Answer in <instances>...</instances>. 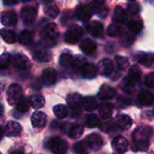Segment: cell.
Here are the masks:
<instances>
[{"mask_svg": "<svg viewBox=\"0 0 154 154\" xmlns=\"http://www.w3.org/2000/svg\"><path fill=\"white\" fill-rule=\"evenodd\" d=\"M83 35L82 28L78 24L71 25L65 33V42L69 44H75L80 41Z\"/></svg>", "mask_w": 154, "mask_h": 154, "instance_id": "5b68a950", "label": "cell"}, {"mask_svg": "<svg viewBox=\"0 0 154 154\" xmlns=\"http://www.w3.org/2000/svg\"><path fill=\"white\" fill-rule=\"evenodd\" d=\"M17 3H18V2H7V1H6V2H5V1L4 2L5 5H14V4H17Z\"/></svg>", "mask_w": 154, "mask_h": 154, "instance_id": "681fc988", "label": "cell"}, {"mask_svg": "<svg viewBox=\"0 0 154 154\" xmlns=\"http://www.w3.org/2000/svg\"><path fill=\"white\" fill-rule=\"evenodd\" d=\"M76 16L82 22H88L92 17V11L90 7L86 5H80L76 10Z\"/></svg>", "mask_w": 154, "mask_h": 154, "instance_id": "5bb4252c", "label": "cell"}, {"mask_svg": "<svg viewBox=\"0 0 154 154\" xmlns=\"http://www.w3.org/2000/svg\"><path fill=\"white\" fill-rule=\"evenodd\" d=\"M0 20L2 24L5 26H13L17 23V15L14 11L3 12L0 16Z\"/></svg>", "mask_w": 154, "mask_h": 154, "instance_id": "9a60e30c", "label": "cell"}, {"mask_svg": "<svg viewBox=\"0 0 154 154\" xmlns=\"http://www.w3.org/2000/svg\"><path fill=\"white\" fill-rule=\"evenodd\" d=\"M0 154H2V153H1V152H0Z\"/></svg>", "mask_w": 154, "mask_h": 154, "instance_id": "f5cc1de1", "label": "cell"}, {"mask_svg": "<svg viewBox=\"0 0 154 154\" xmlns=\"http://www.w3.org/2000/svg\"><path fill=\"white\" fill-rule=\"evenodd\" d=\"M30 101L27 98H23L18 103V105L16 106V110L22 114H24L26 112H28L29 107H30Z\"/></svg>", "mask_w": 154, "mask_h": 154, "instance_id": "ab89813d", "label": "cell"}, {"mask_svg": "<svg viewBox=\"0 0 154 154\" xmlns=\"http://www.w3.org/2000/svg\"><path fill=\"white\" fill-rule=\"evenodd\" d=\"M33 40V32L31 31H23L19 35V42L23 45L30 44Z\"/></svg>", "mask_w": 154, "mask_h": 154, "instance_id": "d6a6232c", "label": "cell"}, {"mask_svg": "<svg viewBox=\"0 0 154 154\" xmlns=\"http://www.w3.org/2000/svg\"><path fill=\"white\" fill-rule=\"evenodd\" d=\"M3 113H4V106L0 104V116L3 115Z\"/></svg>", "mask_w": 154, "mask_h": 154, "instance_id": "f907efd6", "label": "cell"}, {"mask_svg": "<svg viewBox=\"0 0 154 154\" xmlns=\"http://www.w3.org/2000/svg\"><path fill=\"white\" fill-rule=\"evenodd\" d=\"M142 77V71L138 66H133L130 68L128 76L125 79L123 83V89L126 92H131L134 87L140 81Z\"/></svg>", "mask_w": 154, "mask_h": 154, "instance_id": "3957f363", "label": "cell"}, {"mask_svg": "<svg viewBox=\"0 0 154 154\" xmlns=\"http://www.w3.org/2000/svg\"><path fill=\"white\" fill-rule=\"evenodd\" d=\"M138 101L142 106H151L153 104V95L150 91L146 89H143L138 95Z\"/></svg>", "mask_w": 154, "mask_h": 154, "instance_id": "44dd1931", "label": "cell"}, {"mask_svg": "<svg viewBox=\"0 0 154 154\" xmlns=\"http://www.w3.org/2000/svg\"><path fill=\"white\" fill-rule=\"evenodd\" d=\"M79 47H80L81 51L87 55H92L97 51V44L92 40H90L89 38L83 40L80 42Z\"/></svg>", "mask_w": 154, "mask_h": 154, "instance_id": "d6986e66", "label": "cell"}, {"mask_svg": "<svg viewBox=\"0 0 154 154\" xmlns=\"http://www.w3.org/2000/svg\"><path fill=\"white\" fill-rule=\"evenodd\" d=\"M33 57L40 62H47L51 59V52L48 50H39L35 51Z\"/></svg>", "mask_w": 154, "mask_h": 154, "instance_id": "f546056e", "label": "cell"}, {"mask_svg": "<svg viewBox=\"0 0 154 154\" xmlns=\"http://www.w3.org/2000/svg\"><path fill=\"white\" fill-rule=\"evenodd\" d=\"M153 114H154V110H153Z\"/></svg>", "mask_w": 154, "mask_h": 154, "instance_id": "816d5d0a", "label": "cell"}, {"mask_svg": "<svg viewBox=\"0 0 154 154\" xmlns=\"http://www.w3.org/2000/svg\"><path fill=\"white\" fill-rule=\"evenodd\" d=\"M6 99L10 106H17L18 103L23 99V90L20 85L12 84L6 93Z\"/></svg>", "mask_w": 154, "mask_h": 154, "instance_id": "277c9868", "label": "cell"}, {"mask_svg": "<svg viewBox=\"0 0 154 154\" xmlns=\"http://www.w3.org/2000/svg\"><path fill=\"white\" fill-rule=\"evenodd\" d=\"M116 91L113 88L109 87L108 85H103L100 88L97 96L100 99L108 100V99L113 98L116 96Z\"/></svg>", "mask_w": 154, "mask_h": 154, "instance_id": "7402d4cb", "label": "cell"}, {"mask_svg": "<svg viewBox=\"0 0 154 154\" xmlns=\"http://www.w3.org/2000/svg\"><path fill=\"white\" fill-rule=\"evenodd\" d=\"M83 134V127L81 125H74L69 132V136L71 139H78Z\"/></svg>", "mask_w": 154, "mask_h": 154, "instance_id": "8d00e7d4", "label": "cell"}, {"mask_svg": "<svg viewBox=\"0 0 154 154\" xmlns=\"http://www.w3.org/2000/svg\"><path fill=\"white\" fill-rule=\"evenodd\" d=\"M80 70H81L82 76L84 78H86V79H93V78H95L97 76V68L92 63H85L81 67Z\"/></svg>", "mask_w": 154, "mask_h": 154, "instance_id": "cb8c5ba5", "label": "cell"}, {"mask_svg": "<svg viewBox=\"0 0 154 154\" xmlns=\"http://www.w3.org/2000/svg\"><path fill=\"white\" fill-rule=\"evenodd\" d=\"M53 113L60 119H64L69 115V109L64 105H57L53 107Z\"/></svg>", "mask_w": 154, "mask_h": 154, "instance_id": "1f68e13d", "label": "cell"}, {"mask_svg": "<svg viewBox=\"0 0 154 154\" xmlns=\"http://www.w3.org/2000/svg\"><path fill=\"white\" fill-rule=\"evenodd\" d=\"M58 34H59V32H58L57 25L53 23H48L45 27H43V29L41 32V36H42L43 44L46 47L53 46L55 44Z\"/></svg>", "mask_w": 154, "mask_h": 154, "instance_id": "7a4b0ae2", "label": "cell"}, {"mask_svg": "<svg viewBox=\"0 0 154 154\" xmlns=\"http://www.w3.org/2000/svg\"><path fill=\"white\" fill-rule=\"evenodd\" d=\"M74 151L77 154H88V146L84 143L79 142L74 145Z\"/></svg>", "mask_w": 154, "mask_h": 154, "instance_id": "b9f144b4", "label": "cell"}, {"mask_svg": "<svg viewBox=\"0 0 154 154\" xmlns=\"http://www.w3.org/2000/svg\"><path fill=\"white\" fill-rule=\"evenodd\" d=\"M82 106L86 111L92 112L97 108V102L93 97H86L82 100Z\"/></svg>", "mask_w": 154, "mask_h": 154, "instance_id": "4316f807", "label": "cell"}, {"mask_svg": "<svg viewBox=\"0 0 154 154\" xmlns=\"http://www.w3.org/2000/svg\"><path fill=\"white\" fill-rule=\"evenodd\" d=\"M44 13H45V14L48 15L49 17L54 19V18H56V17L59 15V14H60V9H59V7H58L56 5L51 4V5H47V6L44 8Z\"/></svg>", "mask_w": 154, "mask_h": 154, "instance_id": "836d02e7", "label": "cell"}, {"mask_svg": "<svg viewBox=\"0 0 154 154\" xmlns=\"http://www.w3.org/2000/svg\"><path fill=\"white\" fill-rule=\"evenodd\" d=\"M116 125L122 131H125V130H128L132 126L133 121L129 116L120 115L116 118Z\"/></svg>", "mask_w": 154, "mask_h": 154, "instance_id": "ac0fdd59", "label": "cell"}, {"mask_svg": "<svg viewBox=\"0 0 154 154\" xmlns=\"http://www.w3.org/2000/svg\"><path fill=\"white\" fill-rule=\"evenodd\" d=\"M140 11V6L138 5V4L134 3V2H131L128 4L127 5V12L128 14H130L131 15H136Z\"/></svg>", "mask_w": 154, "mask_h": 154, "instance_id": "7bdbcfd3", "label": "cell"}, {"mask_svg": "<svg viewBox=\"0 0 154 154\" xmlns=\"http://www.w3.org/2000/svg\"><path fill=\"white\" fill-rule=\"evenodd\" d=\"M122 32V26L121 24H117V23H112L108 26L106 33L107 35L111 36V37H116L119 34H121Z\"/></svg>", "mask_w": 154, "mask_h": 154, "instance_id": "e575fe53", "label": "cell"}, {"mask_svg": "<svg viewBox=\"0 0 154 154\" xmlns=\"http://www.w3.org/2000/svg\"><path fill=\"white\" fill-rule=\"evenodd\" d=\"M114 105L110 102H106L101 104L98 108V114L103 119H109L113 115Z\"/></svg>", "mask_w": 154, "mask_h": 154, "instance_id": "603a6c76", "label": "cell"}, {"mask_svg": "<svg viewBox=\"0 0 154 154\" xmlns=\"http://www.w3.org/2000/svg\"><path fill=\"white\" fill-rule=\"evenodd\" d=\"M21 16L25 23H32L37 16V7L25 5L21 10Z\"/></svg>", "mask_w": 154, "mask_h": 154, "instance_id": "ba28073f", "label": "cell"}, {"mask_svg": "<svg viewBox=\"0 0 154 154\" xmlns=\"http://www.w3.org/2000/svg\"><path fill=\"white\" fill-rule=\"evenodd\" d=\"M139 63L145 67H151L154 63V54L152 53H140L137 57Z\"/></svg>", "mask_w": 154, "mask_h": 154, "instance_id": "f1b7e54d", "label": "cell"}, {"mask_svg": "<svg viewBox=\"0 0 154 154\" xmlns=\"http://www.w3.org/2000/svg\"><path fill=\"white\" fill-rule=\"evenodd\" d=\"M57 80V72L52 68L45 69L42 73V81L45 86H51Z\"/></svg>", "mask_w": 154, "mask_h": 154, "instance_id": "30bf717a", "label": "cell"}, {"mask_svg": "<svg viewBox=\"0 0 154 154\" xmlns=\"http://www.w3.org/2000/svg\"><path fill=\"white\" fill-rule=\"evenodd\" d=\"M127 27L131 32L137 34L142 32L143 28V23L140 18H132L127 23Z\"/></svg>", "mask_w": 154, "mask_h": 154, "instance_id": "d4e9b609", "label": "cell"}, {"mask_svg": "<svg viewBox=\"0 0 154 154\" xmlns=\"http://www.w3.org/2000/svg\"><path fill=\"white\" fill-rule=\"evenodd\" d=\"M29 101H30V105L32 108L34 109H40L42 108L44 104H45V100L44 98L42 97V96H39V95H35V96H32L30 98H29Z\"/></svg>", "mask_w": 154, "mask_h": 154, "instance_id": "4dcf8cb0", "label": "cell"}, {"mask_svg": "<svg viewBox=\"0 0 154 154\" xmlns=\"http://www.w3.org/2000/svg\"><path fill=\"white\" fill-rule=\"evenodd\" d=\"M85 60L83 58H81L80 56H76L73 58V61H72V67L76 68V69H81V67L85 64Z\"/></svg>", "mask_w": 154, "mask_h": 154, "instance_id": "ee69618b", "label": "cell"}, {"mask_svg": "<svg viewBox=\"0 0 154 154\" xmlns=\"http://www.w3.org/2000/svg\"><path fill=\"white\" fill-rule=\"evenodd\" d=\"M112 148L115 152L125 153L128 149V142L124 136H117L112 142Z\"/></svg>", "mask_w": 154, "mask_h": 154, "instance_id": "7c38bea8", "label": "cell"}, {"mask_svg": "<svg viewBox=\"0 0 154 154\" xmlns=\"http://www.w3.org/2000/svg\"><path fill=\"white\" fill-rule=\"evenodd\" d=\"M126 20V13L125 10L122 6H116L114 11V15H113V21L115 23L117 24H122L125 22Z\"/></svg>", "mask_w": 154, "mask_h": 154, "instance_id": "484cf974", "label": "cell"}, {"mask_svg": "<svg viewBox=\"0 0 154 154\" xmlns=\"http://www.w3.org/2000/svg\"><path fill=\"white\" fill-rule=\"evenodd\" d=\"M82 97L79 94H70L67 97V102L69 105V107L71 109L73 115H79L81 110L82 106Z\"/></svg>", "mask_w": 154, "mask_h": 154, "instance_id": "52a82bcc", "label": "cell"}, {"mask_svg": "<svg viewBox=\"0 0 154 154\" xmlns=\"http://www.w3.org/2000/svg\"><path fill=\"white\" fill-rule=\"evenodd\" d=\"M116 62L117 65V68L121 70H124L128 68L129 66V60L126 57L123 56H116Z\"/></svg>", "mask_w": 154, "mask_h": 154, "instance_id": "60d3db41", "label": "cell"}, {"mask_svg": "<svg viewBox=\"0 0 154 154\" xmlns=\"http://www.w3.org/2000/svg\"><path fill=\"white\" fill-rule=\"evenodd\" d=\"M4 134H5V131L3 130V128L0 126V141L3 139V137H4Z\"/></svg>", "mask_w": 154, "mask_h": 154, "instance_id": "c3c4849f", "label": "cell"}, {"mask_svg": "<svg viewBox=\"0 0 154 154\" xmlns=\"http://www.w3.org/2000/svg\"><path fill=\"white\" fill-rule=\"evenodd\" d=\"M85 142L86 145L92 150H97L103 145V139L97 134H91L88 135Z\"/></svg>", "mask_w": 154, "mask_h": 154, "instance_id": "8fae6325", "label": "cell"}, {"mask_svg": "<svg viewBox=\"0 0 154 154\" xmlns=\"http://www.w3.org/2000/svg\"><path fill=\"white\" fill-rule=\"evenodd\" d=\"M22 127L21 125L14 121H9L6 123L5 126V134L8 137H13V136H17L21 133Z\"/></svg>", "mask_w": 154, "mask_h": 154, "instance_id": "2e32d148", "label": "cell"}, {"mask_svg": "<svg viewBox=\"0 0 154 154\" xmlns=\"http://www.w3.org/2000/svg\"><path fill=\"white\" fill-rule=\"evenodd\" d=\"M31 122H32V125L34 128H38V129L43 128L47 122V116L44 113L37 111L32 114L31 117Z\"/></svg>", "mask_w": 154, "mask_h": 154, "instance_id": "4fadbf2b", "label": "cell"}, {"mask_svg": "<svg viewBox=\"0 0 154 154\" xmlns=\"http://www.w3.org/2000/svg\"><path fill=\"white\" fill-rule=\"evenodd\" d=\"M145 84L148 88H154V73H151L146 77L145 79Z\"/></svg>", "mask_w": 154, "mask_h": 154, "instance_id": "f6af8a7d", "label": "cell"}, {"mask_svg": "<svg viewBox=\"0 0 154 154\" xmlns=\"http://www.w3.org/2000/svg\"><path fill=\"white\" fill-rule=\"evenodd\" d=\"M88 32L93 37H99L103 32V24L98 21H92L86 24Z\"/></svg>", "mask_w": 154, "mask_h": 154, "instance_id": "e0dca14e", "label": "cell"}, {"mask_svg": "<svg viewBox=\"0 0 154 154\" xmlns=\"http://www.w3.org/2000/svg\"><path fill=\"white\" fill-rule=\"evenodd\" d=\"M10 154H24V153H23V151H21V150H14V151H13V152H12Z\"/></svg>", "mask_w": 154, "mask_h": 154, "instance_id": "7dc6e473", "label": "cell"}, {"mask_svg": "<svg viewBox=\"0 0 154 154\" xmlns=\"http://www.w3.org/2000/svg\"><path fill=\"white\" fill-rule=\"evenodd\" d=\"M97 69L101 75L109 76L114 71V63L110 59H103L98 62Z\"/></svg>", "mask_w": 154, "mask_h": 154, "instance_id": "9c48e42d", "label": "cell"}, {"mask_svg": "<svg viewBox=\"0 0 154 154\" xmlns=\"http://www.w3.org/2000/svg\"><path fill=\"white\" fill-rule=\"evenodd\" d=\"M49 148L54 154H65L68 151V143L60 137H52L49 140Z\"/></svg>", "mask_w": 154, "mask_h": 154, "instance_id": "8992f818", "label": "cell"}, {"mask_svg": "<svg viewBox=\"0 0 154 154\" xmlns=\"http://www.w3.org/2000/svg\"><path fill=\"white\" fill-rule=\"evenodd\" d=\"M12 62V57L9 53H3L0 55V69H5Z\"/></svg>", "mask_w": 154, "mask_h": 154, "instance_id": "74e56055", "label": "cell"}, {"mask_svg": "<svg viewBox=\"0 0 154 154\" xmlns=\"http://www.w3.org/2000/svg\"><path fill=\"white\" fill-rule=\"evenodd\" d=\"M86 125L88 127H90V128H94V127H97L98 125H99V119H98V116L97 115H88L87 117H86Z\"/></svg>", "mask_w": 154, "mask_h": 154, "instance_id": "f35d334b", "label": "cell"}, {"mask_svg": "<svg viewBox=\"0 0 154 154\" xmlns=\"http://www.w3.org/2000/svg\"><path fill=\"white\" fill-rule=\"evenodd\" d=\"M120 103H123V106H127V105H130V99L128 98H120Z\"/></svg>", "mask_w": 154, "mask_h": 154, "instance_id": "bcb514c9", "label": "cell"}, {"mask_svg": "<svg viewBox=\"0 0 154 154\" xmlns=\"http://www.w3.org/2000/svg\"><path fill=\"white\" fill-rule=\"evenodd\" d=\"M0 35L2 37V39L7 42V43H14L16 41V35L15 32L10 29H1L0 30Z\"/></svg>", "mask_w": 154, "mask_h": 154, "instance_id": "83f0119b", "label": "cell"}, {"mask_svg": "<svg viewBox=\"0 0 154 154\" xmlns=\"http://www.w3.org/2000/svg\"><path fill=\"white\" fill-rule=\"evenodd\" d=\"M152 134V129L149 126H141L136 128L133 134V149L136 152H146L149 148V140Z\"/></svg>", "mask_w": 154, "mask_h": 154, "instance_id": "6da1fadb", "label": "cell"}, {"mask_svg": "<svg viewBox=\"0 0 154 154\" xmlns=\"http://www.w3.org/2000/svg\"><path fill=\"white\" fill-rule=\"evenodd\" d=\"M73 58L69 53H62L60 57V63L64 68L72 67V61Z\"/></svg>", "mask_w": 154, "mask_h": 154, "instance_id": "d590c367", "label": "cell"}, {"mask_svg": "<svg viewBox=\"0 0 154 154\" xmlns=\"http://www.w3.org/2000/svg\"><path fill=\"white\" fill-rule=\"evenodd\" d=\"M30 62L28 58L22 53H18L14 57V66L17 69H26L29 66Z\"/></svg>", "mask_w": 154, "mask_h": 154, "instance_id": "ffe728a7", "label": "cell"}]
</instances>
